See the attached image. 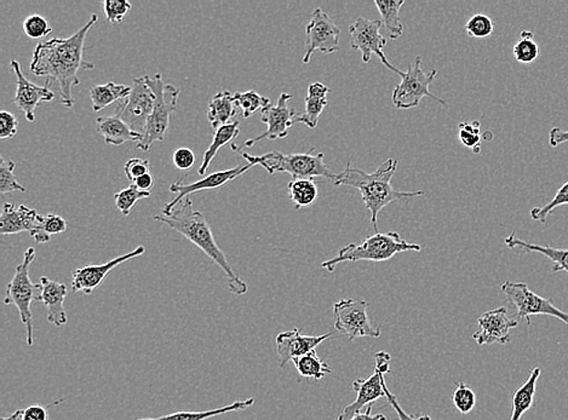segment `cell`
Masks as SVG:
<instances>
[{
  "instance_id": "28",
  "label": "cell",
  "mask_w": 568,
  "mask_h": 420,
  "mask_svg": "<svg viewBox=\"0 0 568 420\" xmlns=\"http://www.w3.org/2000/svg\"><path fill=\"white\" fill-rule=\"evenodd\" d=\"M254 404L253 397L246 400L235 401V403L227 405V406L213 408L209 411H180L175 414L161 415L157 418H139L136 420H208L213 417H219L221 415L231 414V412L243 411L253 406Z\"/></svg>"
},
{
  "instance_id": "40",
  "label": "cell",
  "mask_w": 568,
  "mask_h": 420,
  "mask_svg": "<svg viewBox=\"0 0 568 420\" xmlns=\"http://www.w3.org/2000/svg\"><path fill=\"white\" fill-rule=\"evenodd\" d=\"M568 205V180L563 183L562 188L555 194L554 199L549 201L543 208H534L531 210V219L536 220V222L545 223L547 222L548 216L559 206Z\"/></svg>"
},
{
  "instance_id": "45",
  "label": "cell",
  "mask_w": 568,
  "mask_h": 420,
  "mask_svg": "<svg viewBox=\"0 0 568 420\" xmlns=\"http://www.w3.org/2000/svg\"><path fill=\"white\" fill-rule=\"evenodd\" d=\"M172 163L175 167L181 171H187V169H191L197 164V156L191 149H187V147H182V149H179L173 152L172 156Z\"/></svg>"
},
{
  "instance_id": "39",
  "label": "cell",
  "mask_w": 568,
  "mask_h": 420,
  "mask_svg": "<svg viewBox=\"0 0 568 420\" xmlns=\"http://www.w3.org/2000/svg\"><path fill=\"white\" fill-rule=\"evenodd\" d=\"M459 138L464 147L473 150V153L475 154H480V121L477 120L473 121V123H460L459 127Z\"/></svg>"
},
{
  "instance_id": "31",
  "label": "cell",
  "mask_w": 568,
  "mask_h": 420,
  "mask_svg": "<svg viewBox=\"0 0 568 420\" xmlns=\"http://www.w3.org/2000/svg\"><path fill=\"white\" fill-rule=\"evenodd\" d=\"M405 2L396 0H375L378 13L381 14V22L386 29V38L390 40L399 39L404 35V26L400 21V10Z\"/></svg>"
},
{
  "instance_id": "16",
  "label": "cell",
  "mask_w": 568,
  "mask_h": 420,
  "mask_svg": "<svg viewBox=\"0 0 568 420\" xmlns=\"http://www.w3.org/2000/svg\"><path fill=\"white\" fill-rule=\"evenodd\" d=\"M11 68L16 77V94H15L14 103L17 109L25 113L26 119L29 123L36 120V107L43 102L54 101L55 92L49 87L50 84L39 87L26 78L22 72L20 62L11 61Z\"/></svg>"
},
{
  "instance_id": "6",
  "label": "cell",
  "mask_w": 568,
  "mask_h": 420,
  "mask_svg": "<svg viewBox=\"0 0 568 420\" xmlns=\"http://www.w3.org/2000/svg\"><path fill=\"white\" fill-rule=\"evenodd\" d=\"M146 80L153 88L157 98L143 139L138 145V149L142 150V152H149L154 143L164 141L172 114L176 112L177 102H179L181 94L179 87H173L171 84H165L161 75H156L153 78L146 76Z\"/></svg>"
},
{
  "instance_id": "12",
  "label": "cell",
  "mask_w": 568,
  "mask_h": 420,
  "mask_svg": "<svg viewBox=\"0 0 568 420\" xmlns=\"http://www.w3.org/2000/svg\"><path fill=\"white\" fill-rule=\"evenodd\" d=\"M130 96L125 102L118 103L116 116L123 119L131 130L145 135L150 114L156 105V94L147 83L146 77L135 78Z\"/></svg>"
},
{
  "instance_id": "43",
  "label": "cell",
  "mask_w": 568,
  "mask_h": 420,
  "mask_svg": "<svg viewBox=\"0 0 568 420\" xmlns=\"http://www.w3.org/2000/svg\"><path fill=\"white\" fill-rule=\"evenodd\" d=\"M468 36L475 39H486L492 36L494 31L493 21L484 14H477L471 16L466 24Z\"/></svg>"
},
{
  "instance_id": "23",
  "label": "cell",
  "mask_w": 568,
  "mask_h": 420,
  "mask_svg": "<svg viewBox=\"0 0 568 420\" xmlns=\"http://www.w3.org/2000/svg\"><path fill=\"white\" fill-rule=\"evenodd\" d=\"M96 125H98V134L109 146L119 147L128 142H135L139 145L143 139V135L131 130V128L116 114L110 117L98 118Z\"/></svg>"
},
{
  "instance_id": "38",
  "label": "cell",
  "mask_w": 568,
  "mask_h": 420,
  "mask_svg": "<svg viewBox=\"0 0 568 420\" xmlns=\"http://www.w3.org/2000/svg\"><path fill=\"white\" fill-rule=\"evenodd\" d=\"M16 164L13 160H6L2 157L0 160V193L3 195L14 193V191H21L25 193L26 188L17 182L16 177L14 175Z\"/></svg>"
},
{
  "instance_id": "46",
  "label": "cell",
  "mask_w": 568,
  "mask_h": 420,
  "mask_svg": "<svg viewBox=\"0 0 568 420\" xmlns=\"http://www.w3.org/2000/svg\"><path fill=\"white\" fill-rule=\"evenodd\" d=\"M124 172L128 179L130 180L131 183H134L139 177L150 172V161L139 159V158H134V159H130L125 164Z\"/></svg>"
},
{
  "instance_id": "13",
  "label": "cell",
  "mask_w": 568,
  "mask_h": 420,
  "mask_svg": "<svg viewBox=\"0 0 568 420\" xmlns=\"http://www.w3.org/2000/svg\"><path fill=\"white\" fill-rule=\"evenodd\" d=\"M291 99H293V95L283 92L276 105H269L261 110V121L267 125V130L263 134L247 139L243 146L237 150H241L243 147V149H253L254 145L264 141V139L275 141V139L286 138L291 128L296 125L294 120H296L297 113L293 107L289 106Z\"/></svg>"
},
{
  "instance_id": "5",
  "label": "cell",
  "mask_w": 568,
  "mask_h": 420,
  "mask_svg": "<svg viewBox=\"0 0 568 420\" xmlns=\"http://www.w3.org/2000/svg\"><path fill=\"white\" fill-rule=\"evenodd\" d=\"M422 246L408 242L400 237L397 231L389 233H375L365 238L360 244H348L339 250L337 256L323 261L322 268L327 271H335L338 264L345 261H386L392 260L398 253L415 251L419 252Z\"/></svg>"
},
{
  "instance_id": "24",
  "label": "cell",
  "mask_w": 568,
  "mask_h": 420,
  "mask_svg": "<svg viewBox=\"0 0 568 420\" xmlns=\"http://www.w3.org/2000/svg\"><path fill=\"white\" fill-rule=\"evenodd\" d=\"M331 88L322 83L309 85L307 97L305 99V109L304 113L297 114L296 124H305L309 128L318 127L319 118L328 105L327 95Z\"/></svg>"
},
{
  "instance_id": "11",
  "label": "cell",
  "mask_w": 568,
  "mask_h": 420,
  "mask_svg": "<svg viewBox=\"0 0 568 420\" xmlns=\"http://www.w3.org/2000/svg\"><path fill=\"white\" fill-rule=\"evenodd\" d=\"M382 22L381 20H368L367 17L356 18L354 24L350 25L349 35L350 46L353 50L360 51L361 60L364 64H368L371 61L372 55H377L382 64L386 66L390 71L397 73L401 77L405 76V72L398 69L396 66H393L387 58L385 46L388 39L381 33Z\"/></svg>"
},
{
  "instance_id": "54",
  "label": "cell",
  "mask_w": 568,
  "mask_h": 420,
  "mask_svg": "<svg viewBox=\"0 0 568 420\" xmlns=\"http://www.w3.org/2000/svg\"><path fill=\"white\" fill-rule=\"evenodd\" d=\"M0 420H24V410H17L14 412L9 417H4Z\"/></svg>"
},
{
  "instance_id": "47",
  "label": "cell",
  "mask_w": 568,
  "mask_h": 420,
  "mask_svg": "<svg viewBox=\"0 0 568 420\" xmlns=\"http://www.w3.org/2000/svg\"><path fill=\"white\" fill-rule=\"evenodd\" d=\"M18 132V120L15 114L3 110L0 113V138H14Z\"/></svg>"
},
{
  "instance_id": "53",
  "label": "cell",
  "mask_w": 568,
  "mask_h": 420,
  "mask_svg": "<svg viewBox=\"0 0 568 420\" xmlns=\"http://www.w3.org/2000/svg\"><path fill=\"white\" fill-rule=\"evenodd\" d=\"M372 407H374V405L367 406V411H365L364 414H361L360 412V414L354 415V417L349 420H387L385 415H372Z\"/></svg>"
},
{
  "instance_id": "27",
  "label": "cell",
  "mask_w": 568,
  "mask_h": 420,
  "mask_svg": "<svg viewBox=\"0 0 568 420\" xmlns=\"http://www.w3.org/2000/svg\"><path fill=\"white\" fill-rule=\"evenodd\" d=\"M132 87L128 85L109 82L103 85H92L88 95L92 102L94 112H101L113 103L127 101L131 94Z\"/></svg>"
},
{
  "instance_id": "37",
  "label": "cell",
  "mask_w": 568,
  "mask_h": 420,
  "mask_svg": "<svg viewBox=\"0 0 568 420\" xmlns=\"http://www.w3.org/2000/svg\"><path fill=\"white\" fill-rule=\"evenodd\" d=\"M150 197V191L139 190L134 184H131L130 187L118 191V193L114 195V200H116L117 209L119 210L124 216H129L130 215L131 210L135 208L139 200Z\"/></svg>"
},
{
  "instance_id": "35",
  "label": "cell",
  "mask_w": 568,
  "mask_h": 420,
  "mask_svg": "<svg viewBox=\"0 0 568 420\" xmlns=\"http://www.w3.org/2000/svg\"><path fill=\"white\" fill-rule=\"evenodd\" d=\"M67 228L68 223L66 222L65 219L57 213H49V215L40 217L39 230L36 231L33 239L38 244H46L50 241L51 235L65 233Z\"/></svg>"
},
{
  "instance_id": "51",
  "label": "cell",
  "mask_w": 568,
  "mask_h": 420,
  "mask_svg": "<svg viewBox=\"0 0 568 420\" xmlns=\"http://www.w3.org/2000/svg\"><path fill=\"white\" fill-rule=\"evenodd\" d=\"M376 360V368L381 371L383 374H389L390 372V361H392V357H390L388 353L386 352H378L375 355Z\"/></svg>"
},
{
  "instance_id": "15",
  "label": "cell",
  "mask_w": 568,
  "mask_h": 420,
  "mask_svg": "<svg viewBox=\"0 0 568 420\" xmlns=\"http://www.w3.org/2000/svg\"><path fill=\"white\" fill-rule=\"evenodd\" d=\"M251 168H253L251 164L239 165V167L234 169L213 172L212 175L205 176L204 179L197 180V182L193 183H186V179L190 175L182 177V179L177 180L176 183H172L171 186H170V191H171L172 194H176V197L173 200L168 202V204H165L164 208L161 210V215H170L172 210L175 209L181 201H183L184 199L190 197L191 194L198 193V191L201 190H217V188L226 186L227 183L237 179L238 177H241L243 173L249 171Z\"/></svg>"
},
{
  "instance_id": "4",
  "label": "cell",
  "mask_w": 568,
  "mask_h": 420,
  "mask_svg": "<svg viewBox=\"0 0 568 420\" xmlns=\"http://www.w3.org/2000/svg\"><path fill=\"white\" fill-rule=\"evenodd\" d=\"M315 149L308 153L286 154L276 152L265 153L263 156H251L249 153L242 154L247 164L253 167L263 168L269 175L285 172L293 176V179H313L315 177H323L330 180L332 184L338 179L339 173L332 172L324 161V153L313 154Z\"/></svg>"
},
{
  "instance_id": "48",
  "label": "cell",
  "mask_w": 568,
  "mask_h": 420,
  "mask_svg": "<svg viewBox=\"0 0 568 420\" xmlns=\"http://www.w3.org/2000/svg\"><path fill=\"white\" fill-rule=\"evenodd\" d=\"M383 388H385L387 401H388L390 407H393V410L397 412L398 417H399L400 420H431L430 415H420V417L418 415V417H415V415L406 414L403 408H401L397 396L387 388L386 381H383Z\"/></svg>"
},
{
  "instance_id": "29",
  "label": "cell",
  "mask_w": 568,
  "mask_h": 420,
  "mask_svg": "<svg viewBox=\"0 0 568 420\" xmlns=\"http://www.w3.org/2000/svg\"><path fill=\"white\" fill-rule=\"evenodd\" d=\"M541 374V368L534 367L527 381L512 395L511 420H522V415L532 407L537 392V383L540 381Z\"/></svg>"
},
{
  "instance_id": "52",
  "label": "cell",
  "mask_w": 568,
  "mask_h": 420,
  "mask_svg": "<svg viewBox=\"0 0 568 420\" xmlns=\"http://www.w3.org/2000/svg\"><path fill=\"white\" fill-rule=\"evenodd\" d=\"M136 188H139V190L142 191H150L153 188L154 179L152 173H147V175H143L139 177V179H136L134 183Z\"/></svg>"
},
{
  "instance_id": "44",
  "label": "cell",
  "mask_w": 568,
  "mask_h": 420,
  "mask_svg": "<svg viewBox=\"0 0 568 420\" xmlns=\"http://www.w3.org/2000/svg\"><path fill=\"white\" fill-rule=\"evenodd\" d=\"M131 9V3L128 0H106L103 3L107 21L110 24H121Z\"/></svg>"
},
{
  "instance_id": "7",
  "label": "cell",
  "mask_w": 568,
  "mask_h": 420,
  "mask_svg": "<svg viewBox=\"0 0 568 420\" xmlns=\"http://www.w3.org/2000/svg\"><path fill=\"white\" fill-rule=\"evenodd\" d=\"M35 260L36 250L33 248L26 250L24 261L17 265L13 280L7 285L6 296L4 300V304L15 305L20 312L21 322L27 331L28 346L33 345L32 303L39 301L40 293H42V285L33 283L29 276V268Z\"/></svg>"
},
{
  "instance_id": "33",
  "label": "cell",
  "mask_w": 568,
  "mask_h": 420,
  "mask_svg": "<svg viewBox=\"0 0 568 420\" xmlns=\"http://www.w3.org/2000/svg\"><path fill=\"white\" fill-rule=\"evenodd\" d=\"M294 366L301 377L320 381L325 375L331 374L332 370L326 363L318 356L315 350L294 360Z\"/></svg>"
},
{
  "instance_id": "41",
  "label": "cell",
  "mask_w": 568,
  "mask_h": 420,
  "mask_svg": "<svg viewBox=\"0 0 568 420\" xmlns=\"http://www.w3.org/2000/svg\"><path fill=\"white\" fill-rule=\"evenodd\" d=\"M453 405L457 408V411L462 415L470 414L474 410L475 405H477V395L470 385L466 383H456L455 392L452 394Z\"/></svg>"
},
{
  "instance_id": "21",
  "label": "cell",
  "mask_w": 568,
  "mask_h": 420,
  "mask_svg": "<svg viewBox=\"0 0 568 420\" xmlns=\"http://www.w3.org/2000/svg\"><path fill=\"white\" fill-rule=\"evenodd\" d=\"M40 217L38 211L29 209L28 206L4 204L2 219H0V233L11 235L27 231L31 237H35L39 230Z\"/></svg>"
},
{
  "instance_id": "49",
  "label": "cell",
  "mask_w": 568,
  "mask_h": 420,
  "mask_svg": "<svg viewBox=\"0 0 568 420\" xmlns=\"http://www.w3.org/2000/svg\"><path fill=\"white\" fill-rule=\"evenodd\" d=\"M24 420H49L47 406L32 405L24 410Z\"/></svg>"
},
{
  "instance_id": "36",
  "label": "cell",
  "mask_w": 568,
  "mask_h": 420,
  "mask_svg": "<svg viewBox=\"0 0 568 420\" xmlns=\"http://www.w3.org/2000/svg\"><path fill=\"white\" fill-rule=\"evenodd\" d=\"M235 103L242 109L243 118H250L258 110H263L265 107L271 105V99L257 94L254 90L246 92H235Z\"/></svg>"
},
{
  "instance_id": "25",
  "label": "cell",
  "mask_w": 568,
  "mask_h": 420,
  "mask_svg": "<svg viewBox=\"0 0 568 420\" xmlns=\"http://www.w3.org/2000/svg\"><path fill=\"white\" fill-rule=\"evenodd\" d=\"M237 107L234 94L230 91H221L213 96L208 110V119L213 130L233 123L238 113Z\"/></svg>"
},
{
  "instance_id": "26",
  "label": "cell",
  "mask_w": 568,
  "mask_h": 420,
  "mask_svg": "<svg viewBox=\"0 0 568 420\" xmlns=\"http://www.w3.org/2000/svg\"><path fill=\"white\" fill-rule=\"evenodd\" d=\"M505 245L509 249H519L526 252H537L543 254L554 263L553 265V272L566 271L568 274V249H556L552 246H542L531 244V242L523 241L516 237L515 233L505 238Z\"/></svg>"
},
{
  "instance_id": "19",
  "label": "cell",
  "mask_w": 568,
  "mask_h": 420,
  "mask_svg": "<svg viewBox=\"0 0 568 420\" xmlns=\"http://www.w3.org/2000/svg\"><path fill=\"white\" fill-rule=\"evenodd\" d=\"M383 381H385V374L377 368H375V374L370 377L356 379L352 383V388L356 393V400L342 408L337 420L352 419L354 415L360 414L364 407L374 405L381 397H386Z\"/></svg>"
},
{
  "instance_id": "3",
  "label": "cell",
  "mask_w": 568,
  "mask_h": 420,
  "mask_svg": "<svg viewBox=\"0 0 568 420\" xmlns=\"http://www.w3.org/2000/svg\"><path fill=\"white\" fill-rule=\"evenodd\" d=\"M397 159H388L375 172L367 173L364 169L353 168L350 163L339 172L335 187L349 186L360 191L365 206L371 215V223L375 233H378V215L382 210L394 201H408L409 199L422 197L424 191L397 190L392 186V179L398 169Z\"/></svg>"
},
{
  "instance_id": "34",
  "label": "cell",
  "mask_w": 568,
  "mask_h": 420,
  "mask_svg": "<svg viewBox=\"0 0 568 420\" xmlns=\"http://www.w3.org/2000/svg\"><path fill=\"white\" fill-rule=\"evenodd\" d=\"M512 54L520 64H532L540 56V46L534 40V35L530 31H522L519 42L515 44Z\"/></svg>"
},
{
  "instance_id": "10",
  "label": "cell",
  "mask_w": 568,
  "mask_h": 420,
  "mask_svg": "<svg viewBox=\"0 0 568 420\" xmlns=\"http://www.w3.org/2000/svg\"><path fill=\"white\" fill-rule=\"evenodd\" d=\"M367 307V301L353 298L338 301L334 305L335 329L350 342L361 337H381V327L372 325Z\"/></svg>"
},
{
  "instance_id": "42",
  "label": "cell",
  "mask_w": 568,
  "mask_h": 420,
  "mask_svg": "<svg viewBox=\"0 0 568 420\" xmlns=\"http://www.w3.org/2000/svg\"><path fill=\"white\" fill-rule=\"evenodd\" d=\"M24 32L29 39L39 40L46 38L53 33L49 20L42 15H31L24 21Z\"/></svg>"
},
{
  "instance_id": "1",
  "label": "cell",
  "mask_w": 568,
  "mask_h": 420,
  "mask_svg": "<svg viewBox=\"0 0 568 420\" xmlns=\"http://www.w3.org/2000/svg\"><path fill=\"white\" fill-rule=\"evenodd\" d=\"M98 22V14H92L87 22L69 38H54L36 46L31 62V72L36 77H46L47 84H57L58 97L66 108L75 106L73 87L80 85L81 69H94L95 65L84 60L85 39L88 31Z\"/></svg>"
},
{
  "instance_id": "50",
  "label": "cell",
  "mask_w": 568,
  "mask_h": 420,
  "mask_svg": "<svg viewBox=\"0 0 568 420\" xmlns=\"http://www.w3.org/2000/svg\"><path fill=\"white\" fill-rule=\"evenodd\" d=\"M566 142H568V130L553 128L551 132H549V143H551L553 149H556V147L562 146Z\"/></svg>"
},
{
  "instance_id": "30",
  "label": "cell",
  "mask_w": 568,
  "mask_h": 420,
  "mask_svg": "<svg viewBox=\"0 0 568 420\" xmlns=\"http://www.w3.org/2000/svg\"><path fill=\"white\" fill-rule=\"evenodd\" d=\"M239 127H241V123H239V121H233L232 124L224 125V127L217 128L215 135H213L212 145H210L208 150L204 153V158H202V163L198 169L199 175H205L212 160L215 159L217 153H219L223 147L230 145V143L233 145L234 139L238 138V136L241 135V128Z\"/></svg>"
},
{
  "instance_id": "18",
  "label": "cell",
  "mask_w": 568,
  "mask_h": 420,
  "mask_svg": "<svg viewBox=\"0 0 568 420\" xmlns=\"http://www.w3.org/2000/svg\"><path fill=\"white\" fill-rule=\"evenodd\" d=\"M479 330L473 339L479 345L508 344L511 343V330L518 327V320L509 318L507 308L501 307L484 312L478 319Z\"/></svg>"
},
{
  "instance_id": "17",
  "label": "cell",
  "mask_w": 568,
  "mask_h": 420,
  "mask_svg": "<svg viewBox=\"0 0 568 420\" xmlns=\"http://www.w3.org/2000/svg\"><path fill=\"white\" fill-rule=\"evenodd\" d=\"M145 252V246H139L134 251L114 258V260L106 261V263L87 265V267L77 269L72 274L73 292L91 294L96 289H98V287L102 285L107 276L110 274V271H113L114 269L119 267V265L125 263V261L142 256Z\"/></svg>"
},
{
  "instance_id": "32",
  "label": "cell",
  "mask_w": 568,
  "mask_h": 420,
  "mask_svg": "<svg viewBox=\"0 0 568 420\" xmlns=\"http://www.w3.org/2000/svg\"><path fill=\"white\" fill-rule=\"evenodd\" d=\"M287 190H289V197L296 209L312 206L319 197L318 186H316L315 179L290 180Z\"/></svg>"
},
{
  "instance_id": "22",
  "label": "cell",
  "mask_w": 568,
  "mask_h": 420,
  "mask_svg": "<svg viewBox=\"0 0 568 420\" xmlns=\"http://www.w3.org/2000/svg\"><path fill=\"white\" fill-rule=\"evenodd\" d=\"M42 293L39 301L46 304L47 309V322L57 327L65 326L68 323L67 314L65 311V301L68 290L65 283L53 282L46 276L40 279Z\"/></svg>"
},
{
  "instance_id": "8",
  "label": "cell",
  "mask_w": 568,
  "mask_h": 420,
  "mask_svg": "<svg viewBox=\"0 0 568 420\" xmlns=\"http://www.w3.org/2000/svg\"><path fill=\"white\" fill-rule=\"evenodd\" d=\"M438 71L434 68L426 69L422 66V57L417 56L413 64L408 66V72L393 91V103L397 108L411 109L419 106L424 97L433 98L434 101L449 107V103L431 94L430 84L437 78Z\"/></svg>"
},
{
  "instance_id": "20",
  "label": "cell",
  "mask_w": 568,
  "mask_h": 420,
  "mask_svg": "<svg viewBox=\"0 0 568 420\" xmlns=\"http://www.w3.org/2000/svg\"><path fill=\"white\" fill-rule=\"evenodd\" d=\"M334 336L328 333L322 336H305L298 329L285 331L276 337V353L280 359V367L286 366L290 361L297 359L315 350L316 346Z\"/></svg>"
},
{
  "instance_id": "14",
  "label": "cell",
  "mask_w": 568,
  "mask_h": 420,
  "mask_svg": "<svg viewBox=\"0 0 568 420\" xmlns=\"http://www.w3.org/2000/svg\"><path fill=\"white\" fill-rule=\"evenodd\" d=\"M305 35H307V42H305V51L302 58L304 64H309L315 51L330 55L339 50L341 31L328 14L320 7L313 11L312 20L305 27Z\"/></svg>"
},
{
  "instance_id": "9",
  "label": "cell",
  "mask_w": 568,
  "mask_h": 420,
  "mask_svg": "<svg viewBox=\"0 0 568 420\" xmlns=\"http://www.w3.org/2000/svg\"><path fill=\"white\" fill-rule=\"evenodd\" d=\"M501 290L515 308L516 320H526L530 326L532 316L548 315L562 320L568 326V312L560 311L552 300L538 296L525 282H505Z\"/></svg>"
},
{
  "instance_id": "2",
  "label": "cell",
  "mask_w": 568,
  "mask_h": 420,
  "mask_svg": "<svg viewBox=\"0 0 568 420\" xmlns=\"http://www.w3.org/2000/svg\"><path fill=\"white\" fill-rule=\"evenodd\" d=\"M180 204L179 208L173 209L170 215L154 216V220H160L171 230H176L177 233L190 241L191 244L201 249L213 263L219 265L227 276L228 286H230L232 293L235 296L246 294L247 290H249L247 283L235 274L226 254L216 244L212 227H210L208 220L205 219L204 213L195 211L193 200L190 197L184 199Z\"/></svg>"
}]
</instances>
